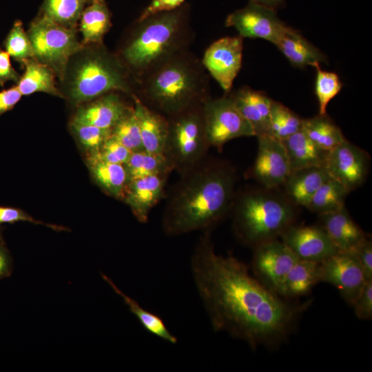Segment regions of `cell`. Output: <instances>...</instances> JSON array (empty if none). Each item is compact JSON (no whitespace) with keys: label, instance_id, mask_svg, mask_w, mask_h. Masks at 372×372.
<instances>
[{"label":"cell","instance_id":"cell-1","mask_svg":"<svg viewBox=\"0 0 372 372\" xmlns=\"http://www.w3.org/2000/svg\"><path fill=\"white\" fill-rule=\"evenodd\" d=\"M190 267L214 331H225L253 349L274 348L287 341L304 307L267 287L238 258L218 254L211 231L203 232Z\"/></svg>","mask_w":372,"mask_h":372},{"label":"cell","instance_id":"cell-2","mask_svg":"<svg viewBox=\"0 0 372 372\" xmlns=\"http://www.w3.org/2000/svg\"><path fill=\"white\" fill-rule=\"evenodd\" d=\"M237 174L227 161L207 156L180 178L166 194L162 228L168 236L211 231L229 216Z\"/></svg>","mask_w":372,"mask_h":372},{"label":"cell","instance_id":"cell-3","mask_svg":"<svg viewBox=\"0 0 372 372\" xmlns=\"http://www.w3.org/2000/svg\"><path fill=\"white\" fill-rule=\"evenodd\" d=\"M205 70L189 49L183 50L137 79L133 95L150 110L172 116L211 96Z\"/></svg>","mask_w":372,"mask_h":372},{"label":"cell","instance_id":"cell-4","mask_svg":"<svg viewBox=\"0 0 372 372\" xmlns=\"http://www.w3.org/2000/svg\"><path fill=\"white\" fill-rule=\"evenodd\" d=\"M194 39L189 8L183 4L173 10L137 19L117 56L136 81L168 58L189 49Z\"/></svg>","mask_w":372,"mask_h":372},{"label":"cell","instance_id":"cell-5","mask_svg":"<svg viewBox=\"0 0 372 372\" xmlns=\"http://www.w3.org/2000/svg\"><path fill=\"white\" fill-rule=\"evenodd\" d=\"M297 207L278 188H247L236 192L229 216L236 238L253 248L293 225Z\"/></svg>","mask_w":372,"mask_h":372},{"label":"cell","instance_id":"cell-6","mask_svg":"<svg viewBox=\"0 0 372 372\" xmlns=\"http://www.w3.org/2000/svg\"><path fill=\"white\" fill-rule=\"evenodd\" d=\"M92 47L75 61L70 72H65L71 101L87 102L111 92L132 97L135 81L119 57L110 52L103 43Z\"/></svg>","mask_w":372,"mask_h":372},{"label":"cell","instance_id":"cell-7","mask_svg":"<svg viewBox=\"0 0 372 372\" xmlns=\"http://www.w3.org/2000/svg\"><path fill=\"white\" fill-rule=\"evenodd\" d=\"M168 132L164 155L179 175L190 170L208 156V141L203 104L167 117Z\"/></svg>","mask_w":372,"mask_h":372},{"label":"cell","instance_id":"cell-8","mask_svg":"<svg viewBox=\"0 0 372 372\" xmlns=\"http://www.w3.org/2000/svg\"><path fill=\"white\" fill-rule=\"evenodd\" d=\"M27 32L34 57L50 68L61 79L70 59L84 47L74 29L59 25L42 14L32 22Z\"/></svg>","mask_w":372,"mask_h":372},{"label":"cell","instance_id":"cell-9","mask_svg":"<svg viewBox=\"0 0 372 372\" xmlns=\"http://www.w3.org/2000/svg\"><path fill=\"white\" fill-rule=\"evenodd\" d=\"M203 114L210 145L219 152L232 139L256 136L253 127L227 94L220 98L209 97L203 103Z\"/></svg>","mask_w":372,"mask_h":372},{"label":"cell","instance_id":"cell-10","mask_svg":"<svg viewBox=\"0 0 372 372\" xmlns=\"http://www.w3.org/2000/svg\"><path fill=\"white\" fill-rule=\"evenodd\" d=\"M253 249L251 267L255 277L283 297L287 277L298 259L278 238L259 244Z\"/></svg>","mask_w":372,"mask_h":372},{"label":"cell","instance_id":"cell-11","mask_svg":"<svg viewBox=\"0 0 372 372\" xmlns=\"http://www.w3.org/2000/svg\"><path fill=\"white\" fill-rule=\"evenodd\" d=\"M225 25L234 28L242 38L262 39L274 45L289 28L275 9L251 1L229 14Z\"/></svg>","mask_w":372,"mask_h":372},{"label":"cell","instance_id":"cell-12","mask_svg":"<svg viewBox=\"0 0 372 372\" xmlns=\"http://www.w3.org/2000/svg\"><path fill=\"white\" fill-rule=\"evenodd\" d=\"M258 153L245 176L266 188H279L289 174L290 167L282 142L270 135L257 137Z\"/></svg>","mask_w":372,"mask_h":372},{"label":"cell","instance_id":"cell-13","mask_svg":"<svg viewBox=\"0 0 372 372\" xmlns=\"http://www.w3.org/2000/svg\"><path fill=\"white\" fill-rule=\"evenodd\" d=\"M243 38L225 37L213 42L201 59L205 68L218 82L225 94L231 91L242 61Z\"/></svg>","mask_w":372,"mask_h":372},{"label":"cell","instance_id":"cell-14","mask_svg":"<svg viewBox=\"0 0 372 372\" xmlns=\"http://www.w3.org/2000/svg\"><path fill=\"white\" fill-rule=\"evenodd\" d=\"M367 281L353 251H338L320 262V282L335 286L342 298L352 306Z\"/></svg>","mask_w":372,"mask_h":372},{"label":"cell","instance_id":"cell-15","mask_svg":"<svg viewBox=\"0 0 372 372\" xmlns=\"http://www.w3.org/2000/svg\"><path fill=\"white\" fill-rule=\"evenodd\" d=\"M324 166L331 178L350 192L365 181L369 157L363 149L345 139L328 152Z\"/></svg>","mask_w":372,"mask_h":372},{"label":"cell","instance_id":"cell-16","mask_svg":"<svg viewBox=\"0 0 372 372\" xmlns=\"http://www.w3.org/2000/svg\"><path fill=\"white\" fill-rule=\"evenodd\" d=\"M280 237L299 260L322 262L339 251L320 225L298 226L293 224Z\"/></svg>","mask_w":372,"mask_h":372},{"label":"cell","instance_id":"cell-17","mask_svg":"<svg viewBox=\"0 0 372 372\" xmlns=\"http://www.w3.org/2000/svg\"><path fill=\"white\" fill-rule=\"evenodd\" d=\"M169 176L157 174L129 181L123 200L140 223H147L151 210L166 196Z\"/></svg>","mask_w":372,"mask_h":372},{"label":"cell","instance_id":"cell-18","mask_svg":"<svg viewBox=\"0 0 372 372\" xmlns=\"http://www.w3.org/2000/svg\"><path fill=\"white\" fill-rule=\"evenodd\" d=\"M235 106L250 123L256 136L269 135L270 110L273 100L265 92L242 87L227 94Z\"/></svg>","mask_w":372,"mask_h":372},{"label":"cell","instance_id":"cell-19","mask_svg":"<svg viewBox=\"0 0 372 372\" xmlns=\"http://www.w3.org/2000/svg\"><path fill=\"white\" fill-rule=\"evenodd\" d=\"M80 107L72 121L111 130L132 107L121 98L118 92L105 94Z\"/></svg>","mask_w":372,"mask_h":372},{"label":"cell","instance_id":"cell-20","mask_svg":"<svg viewBox=\"0 0 372 372\" xmlns=\"http://www.w3.org/2000/svg\"><path fill=\"white\" fill-rule=\"evenodd\" d=\"M319 216L320 226L340 251H353L369 236L354 222L345 206Z\"/></svg>","mask_w":372,"mask_h":372},{"label":"cell","instance_id":"cell-21","mask_svg":"<svg viewBox=\"0 0 372 372\" xmlns=\"http://www.w3.org/2000/svg\"><path fill=\"white\" fill-rule=\"evenodd\" d=\"M331 178L324 165L313 166L291 172L281 187L291 203L306 207L320 187Z\"/></svg>","mask_w":372,"mask_h":372},{"label":"cell","instance_id":"cell-22","mask_svg":"<svg viewBox=\"0 0 372 372\" xmlns=\"http://www.w3.org/2000/svg\"><path fill=\"white\" fill-rule=\"evenodd\" d=\"M131 99L138 121L144 151L163 154L168 132L167 118L146 107L134 95Z\"/></svg>","mask_w":372,"mask_h":372},{"label":"cell","instance_id":"cell-23","mask_svg":"<svg viewBox=\"0 0 372 372\" xmlns=\"http://www.w3.org/2000/svg\"><path fill=\"white\" fill-rule=\"evenodd\" d=\"M291 64L302 68L308 65L316 67L327 63V56L308 41L299 32L290 27L275 45Z\"/></svg>","mask_w":372,"mask_h":372},{"label":"cell","instance_id":"cell-24","mask_svg":"<svg viewBox=\"0 0 372 372\" xmlns=\"http://www.w3.org/2000/svg\"><path fill=\"white\" fill-rule=\"evenodd\" d=\"M281 141L287 152L290 172L302 168L324 165L329 152L318 147L302 129Z\"/></svg>","mask_w":372,"mask_h":372},{"label":"cell","instance_id":"cell-25","mask_svg":"<svg viewBox=\"0 0 372 372\" xmlns=\"http://www.w3.org/2000/svg\"><path fill=\"white\" fill-rule=\"evenodd\" d=\"M78 23L84 46L102 43L112 25L110 12L105 0H94L89 3Z\"/></svg>","mask_w":372,"mask_h":372},{"label":"cell","instance_id":"cell-26","mask_svg":"<svg viewBox=\"0 0 372 372\" xmlns=\"http://www.w3.org/2000/svg\"><path fill=\"white\" fill-rule=\"evenodd\" d=\"M23 66L25 68L24 73L20 76L17 84L22 96L45 92L63 97L56 86V74L50 68L40 63L35 58L26 60Z\"/></svg>","mask_w":372,"mask_h":372},{"label":"cell","instance_id":"cell-27","mask_svg":"<svg viewBox=\"0 0 372 372\" xmlns=\"http://www.w3.org/2000/svg\"><path fill=\"white\" fill-rule=\"evenodd\" d=\"M88 165L96 183L109 195L123 199L130 179L125 165L112 163L90 156Z\"/></svg>","mask_w":372,"mask_h":372},{"label":"cell","instance_id":"cell-28","mask_svg":"<svg viewBox=\"0 0 372 372\" xmlns=\"http://www.w3.org/2000/svg\"><path fill=\"white\" fill-rule=\"evenodd\" d=\"M320 262L298 260L287 277L283 297L297 298L307 295L320 282Z\"/></svg>","mask_w":372,"mask_h":372},{"label":"cell","instance_id":"cell-29","mask_svg":"<svg viewBox=\"0 0 372 372\" xmlns=\"http://www.w3.org/2000/svg\"><path fill=\"white\" fill-rule=\"evenodd\" d=\"M302 130L312 142L327 152L331 151L346 139L341 130L327 114H318L303 119Z\"/></svg>","mask_w":372,"mask_h":372},{"label":"cell","instance_id":"cell-30","mask_svg":"<svg viewBox=\"0 0 372 372\" xmlns=\"http://www.w3.org/2000/svg\"><path fill=\"white\" fill-rule=\"evenodd\" d=\"M101 276L123 298L130 311L136 316L146 331L170 344L177 343L176 337L170 332L164 321L158 315L145 309L136 300L124 293L107 276L102 273Z\"/></svg>","mask_w":372,"mask_h":372},{"label":"cell","instance_id":"cell-31","mask_svg":"<svg viewBox=\"0 0 372 372\" xmlns=\"http://www.w3.org/2000/svg\"><path fill=\"white\" fill-rule=\"evenodd\" d=\"M130 180L157 174H170L174 170L164 154L132 152L125 164Z\"/></svg>","mask_w":372,"mask_h":372},{"label":"cell","instance_id":"cell-32","mask_svg":"<svg viewBox=\"0 0 372 372\" xmlns=\"http://www.w3.org/2000/svg\"><path fill=\"white\" fill-rule=\"evenodd\" d=\"M349 190L331 178L324 183L312 196L306 208L319 215L337 211L344 207Z\"/></svg>","mask_w":372,"mask_h":372},{"label":"cell","instance_id":"cell-33","mask_svg":"<svg viewBox=\"0 0 372 372\" xmlns=\"http://www.w3.org/2000/svg\"><path fill=\"white\" fill-rule=\"evenodd\" d=\"M86 3L85 0H44L42 15L59 25L75 30Z\"/></svg>","mask_w":372,"mask_h":372},{"label":"cell","instance_id":"cell-34","mask_svg":"<svg viewBox=\"0 0 372 372\" xmlns=\"http://www.w3.org/2000/svg\"><path fill=\"white\" fill-rule=\"evenodd\" d=\"M302 118L280 102L273 100L269 135L282 141L302 129Z\"/></svg>","mask_w":372,"mask_h":372},{"label":"cell","instance_id":"cell-35","mask_svg":"<svg viewBox=\"0 0 372 372\" xmlns=\"http://www.w3.org/2000/svg\"><path fill=\"white\" fill-rule=\"evenodd\" d=\"M110 136L132 152L144 150L134 104L112 129Z\"/></svg>","mask_w":372,"mask_h":372},{"label":"cell","instance_id":"cell-36","mask_svg":"<svg viewBox=\"0 0 372 372\" xmlns=\"http://www.w3.org/2000/svg\"><path fill=\"white\" fill-rule=\"evenodd\" d=\"M5 50L15 61L23 63L34 57L32 45L21 21H16L4 41Z\"/></svg>","mask_w":372,"mask_h":372},{"label":"cell","instance_id":"cell-37","mask_svg":"<svg viewBox=\"0 0 372 372\" xmlns=\"http://www.w3.org/2000/svg\"><path fill=\"white\" fill-rule=\"evenodd\" d=\"M316 69L315 93L318 101V114L324 115L329 103L340 92L342 83L336 73L322 70L320 65Z\"/></svg>","mask_w":372,"mask_h":372},{"label":"cell","instance_id":"cell-38","mask_svg":"<svg viewBox=\"0 0 372 372\" xmlns=\"http://www.w3.org/2000/svg\"><path fill=\"white\" fill-rule=\"evenodd\" d=\"M71 127L80 143L89 151L90 156L96 154L111 134V130L74 121Z\"/></svg>","mask_w":372,"mask_h":372},{"label":"cell","instance_id":"cell-39","mask_svg":"<svg viewBox=\"0 0 372 372\" xmlns=\"http://www.w3.org/2000/svg\"><path fill=\"white\" fill-rule=\"evenodd\" d=\"M132 152L111 136L104 142L96 154L91 155L104 161L125 165Z\"/></svg>","mask_w":372,"mask_h":372},{"label":"cell","instance_id":"cell-40","mask_svg":"<svg viewBox=\"0 0 372 372\" xmlns=\"http://www.w3.org/2000/svg\"><path fill=\"white\" fill-rule=\"evenodd\" d=\"M352 307L356 317L362 320L372 318V280H367Z\"/></svg>","mask_w":372,"mask_h":372},{"label":"cell","instance_id":"cell-41","mask_svg":"<svg viewBox=\"0 0 372 372\" xmlns=\"http://www.w3.org/2000/svg\"><path fill=\"white\" fill-rule=\"evenodd\" d=\"M367 280H372V240L368 236L353 251Z\"/></svg>","mask_w":372,"mask_h":372},{"label":"cell","instance_id":"cell-42","mask_svg":"<svg viewBox=\"0 0 372 372\" xmlns=\"http://www.w3.org/2000/svg\"><path fill=\"white\" fill-rule=\"evenodd\" d=\"M185 0H152L143 10L138 19H143L151 15L175 10L181 6Z\"/></svg>","mask_w":372,"mask_h":372},{"label":"cell","instance_id":"cell-43","mask_svg":"<svg viewBox=\"0 0 372 372\" xmlns=\"http://www.w3.org/2000/svg\"><path fill=\"white\" fill-rule=\"evenodd\" d=\"M20 76L11 64L9 54L0 49V85L3 86L8 81H13L17 84Z\"/></svg>","mask_w":372,"mask_h":372},{"label":"cell","instance_id":"cell-44","mask_svg":"<svg viewBox=\"0 0 372 372\" xmlns=\"http://www.w3.org/2000/svg\"><path fill=\"white\" fill-rule=\"evenodd\" d=\"M22 94L17 86L0 92V116L3 113L12 110L20 101Z\"/></svg>","mask_w":372,"mask_h":372},{"label":"cell","instance_id":"cell-45","mask_svg":"<svg viewBox=\"0 0 372 372\" xmlns=\"http://www.w3.org/2000/svg\"><path fill=\"white\" fill-rule=\"evenodd\" d=\"M19 221H28L34 223H41L36 221L31 216L23 211L12 208L0 206V224L13 223Z\"/></svg>","mask_w":372,"mask_h":372},{"label":"cell","instance_id":"cell-46","mask_svg":"<svg viewBox=\"0 0 372 372\" xmlns=\"http://www.w3.org/2000/svg\"><path fill=\"white\" fill-rule=\"evenodd\" d=\"M10 267V256L6 250L0 246V279L9 275Z\"/></svg>","mask_w":372,"mask_h":372},{"label":"cell","instance_id":"cell-47","mask_svg":"<svg viewBox=\"0 0 372 372\" xmlns=\"http://www.w3.org/2000/svg\"><path fill=\"white\" fill-rule=\"evenodd\" d=\"M249 1L262 4L265 6L276 9L285 3V0H249Z\"/></svg>","mask_w":372,"mask_h":372},{"label":"cell","instance_id":"cell-48","mask_svg":"<svg viewBox=\"0 0 372 372\" xmlns=\"http://www.w3.org/2000/svg\"><path fill=\"white\" fill-rule=\"evenodd\" d=\"M85 1H86L87 3H90L94 0H85Z\"/></svg>","mask_w":372,"mask_h":372}]
</instances>
